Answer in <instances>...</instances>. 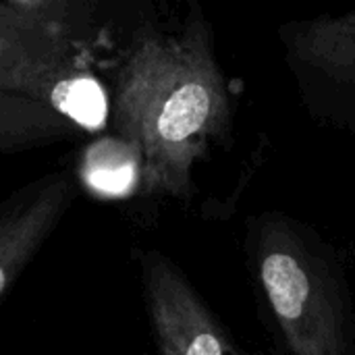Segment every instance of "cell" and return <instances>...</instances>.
<instances>
[{
	"label": "cell",
	"instance_id": "cell-3",
	"mask_svg": "<svg viewBox=\"0 0 355 355\" xmlns=\"http://www.w3.org/2000/svg\"><path fill=\"white\" fill-rule=\"evenodd\" d=\"M144 289L160 355H237L189 281L164 256L144 260Z\"/></svg>",
	"mask_w": 355,
	"mask_h": 355
},
{
	"label": "cell",
	"instance_id": "cell-1",
	"mask_svg": "<svg viewBox=\"0 0 355 355\" xmlns=\"http://www.w3.org/2000/svg\"><path fill=\"white\" fill-rule=\"evenodd\" d=\"M229 121V92L202 17L177 35L152 33L133 46L116 79L114 125L139 150L144 187L187 196L193 164Z\"/></svg>",
	"mask_w": 355,
	"mask_h": 355
},
{
	"label": "cell",
	"instance_id": "cell-5",
	"mask_svg": "<svg viewBox=\"0 0 355 355\" xmlns=\"http://www.w3.org/2000/svg\"><path fill=\"white\" fill-rule=\"evenodd\" d=\"M289 42L295 58L314 73L355 83V12L308 21L291 33Z\"/></svg>",
	"mask_w": 355,
	"mask_h": 355
},
{
	"label": "cell",
	"instance_id": "cell-6",
	"mask_svg": "<svg viewBox=\"0 0 355 355\" xmlns=\"http://www.w3.org/2000/svg\"><path fill=\"white\" fill-rule=\"evenodd\" d=\"M81 179L102 198H125L144 175L139 150L123 137H102L87 146L81 158Z\"/></svg>",
	"mask_w": 355,
	"mask_h": 355
},
{
	"label": "cell",
	"instance_id": "cell-4",
	"mask_svg": "<svg viewBox=\"0 0 355 355\" xmlns=\"http://www.w3.org/2000/svg\"><path fill=\"white\" fill-rule=\"evenodd\" d=\"M69 202L71 183L64 175H56L0 218V297L50 237Z\"/></svg>",
	"mask_w": 355,
	"mask_h": 355
},
{
	"label": "cell",
	"instance_id": "cell-7",
	"mask_svg": "<svg viewBox=\"0 0 355 355\" xmlns=\"http://www.w3.org/2000/svg\"><path fill=\"white\" fill-rule=\"evenodd\" d=\"M6 48H8V40L4 35H0V79H2V67H4V56H6ZM0 94H4L0 89Z\"/></svg>",
	"mask_w": 355,
	"mask_h": 355
},
{
	"label": "cell",
	"instance_id": "cell-2",
	"mask_svg": "<svg viewBox=\"0 0 355 355\" xmlns=\"http://www.w3.org/2000/svg\"><path fill=\"white\" fill-rule=\"evenodd\" d=\"M260 287L293 355H349L337 270L285 220H266L256 241Z\"/></svg>",
	"mask_w": 355,
	"mask_h": 355
}]
</instances>
